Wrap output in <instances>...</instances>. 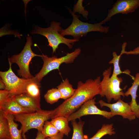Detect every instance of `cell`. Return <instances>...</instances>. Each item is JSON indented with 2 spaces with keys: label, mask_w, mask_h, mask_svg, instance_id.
Listing matches in <instances>:
<instances>
[{
  "label": "cell",
  "mask_w": 139,
  "mask_h": 139,
  "mask_svg": "<svg viewBox=\"0 0 139 139\" xmlns=\"http://www.w3.org/2000/svg\"><path fill=\"white\" fill-rule=\"evenodd\" d=\"M95 98H93L85 102L77 111L70 115L67 118L69 121L75 120L87 115H97L102 116L107 119L113 117L110 112L102 110L95 105Z\"/></svg>",
  "instance_id": "obj_9"
},
{
  "label": "cell",
  "mask_w": 139,
  "mask_h": 139,
  "mask_svg": "<svg viewBox=\"0 0 139 139\" xmlns=\"http://www.w3.org/2000/svg\"><path fill=\"white\" fill-rule=\"evenodd\" d=\"M10 96L9 92L5 89L0 91V106H1Z\"/></svg>",
  "instance_id": "obj_25"
},
{
  "label": "cell",
  "mask_w": 139,
  "mask_h": 139,
  "mask_svg": "<svg viewBox=\"0 0 139 139\" xmlns=\"http://www.w3.org/2000/svg\"><path fill=\"white\" fill-rule=\"evenodd\" d=\"M80 48L76 49L73 52L67 53L65 56L59 58L55 56L49 57L47 55H41L40 57L44 62L42 68L37 74L34 78L37 82L40 83L43 78L50 72L56 69L59 71V68L63 63L70 64L73 63L81 53Z\"/></svg>",
  "instance_id": "obj_6"
},
{
  "label": "cell",
  "mask_w": 139,
  "mask_h": 139,
  "mask_svg": "<svg viewBox=\"0 0 139 139\" xmlns=\"http://www.w3.org/2000/svg\"><path fill=\"white\" fill-rule=\"evenodd\" d=\"M73 17L71 24L67 28L62 29L60 33L62 35H71L74 39L79 40L81 37L85 36L88 32L98 31L107 33L109 30V27H104L100 23L92 24L83 22L79 19L78 16L71 11H70Z\"/></svg>",
  "instance_id": "obj_5"
},
{
  "label": "cell",
  "mask_w": 139,
  "mask_h": 139,
  "mask_svg": "<svg viewBox=\"0 0 139 139\" xmlns=\"http://www.w3.org/2000/svg\"><path fill=\"white\" fill-rule=\"evenodd\" d=\"M0 139H11L7 119L0 111Z\"/></svg>",
  "instance_id": "obj_20"
},
{
  "label": "cell",
  "mask_w": 139,
  "mask_h": 139,
  "mask_svg": "<svg viewBox=\"0 0 139 139\" xmlns=\"http://www.w3.org/2000/svg\"><path fill=\"white\" fill-rule=\"evenodd\" d=\"M125 46L122 47L121 52L123 54H125L127 55L134 54L137 55L139 54V47H138L133 51H125Z\"/></svg>",
  "instance_id": "obj_26"
},
{
  "label": "cell",
  "mask_w": 139,
  "mask_h": 139,
  "mask_svg": "<svg viewBox=\"0 0 139 139\" xmlns=\"http://www.w3.org/2000/svg\"><path fill=\"white\" fill-rule=\"evenodd\" d=\"M114 130L112 124H103L93 137L88 139H100L106 135H112L115 134Z\"/></svg>",
  "instance_id": "obj_21"
},
{
  "label": "cell",
  "mask_w": 139,
  "mask_h": 139,
  "mask_svg": "<svg viewBox=\"0 0 139 139\" xmlns=\"http://www.w3.org/2000/svg\"><path fill=\"white\" fill-rule=\"evenodd\" d=\"M0 111L5 115L8 114L15 115L33 112L20 106L15 100L13 96H10L1 106Z\"/></svg>",
  "instance_id": "obj_12"
},
{
  "label": "cell",
  "mask_w": 139,
  "mask_h": 139,
  "mask_svg": "<svg viewBox=\"0 0 139 139\" xmlns=\"http://www.w3.org/2000/svg\"><path fill=\"white\" fill-rule=\"evenodd\" d=\"M15 100L23 108L33 112L41 110L40 102L25 93L13 95Z\"/></svg>",
  "instance_id": "obj_13"
},
{
  "label": "cell",
  "mask_w": 139,
  "mask_h": 139,
  "mask_svg": "<svg viewBox=\"0 0 139 139\" xmlns=\"http://www.w3.org/2000/svg\"><path fill=\"white\" fill-rule=\"evenodd\" d=\"M46 138L42 133L41 132L38 131L35 139H45Z\"/></svg>",
  "instance_id": "obj_28"
},
{
  "label": "cell",
  "mask_w": 139,
  "mask_h": 139,
  "mask_svg": "<svg viewBox=\"0 0 139 139\" xmlns=\"http://www.w3.org/2000/svg\"><path fill=\"white\" fill-rule=\"evenodd\" d=\"M139 85V73H137L134 80L132 86L124 93L125 96L128 97L131 95L132 100L129 104L132 111L135 114L136 117L139 118V105L136 101L137 96V92Z\"/></svg>",
  "instance_id": "obj_14"
},
{
  "label": "cell",
  "mask_w": 139,
  "mask_h": 139,
  "mask_svg": "<svg viewBox=\"0 0 139 139\" xmlns=\"http://www.w3.org/2000/svg\"><path fill=\"white\" fill-rule=\"evenodd\" d=\"M61 23L55 21L51 22L50 27L43 28L37 27L32 31V34H38L45 37L47 39L49 45L52 48L53 53L55 52L59 45L61 44L66 45L72 48L74 43L79 40L67 39L61 35L60 32L62 29Z\"/></svg>",
  "instance_id": "obj_3"
},
{
  "label": "cell",
  "mask_w": 139,
  "mask_h": 139,
  "mask_svg": "<svg viewBox=\"0 0 139 139\" xmlns=\"http://www.w3.org/2000/svg\"><path fill=\"white\" fill-rule=\"evenodd\" d=\"M41 132L47 138L56 135L59 132L50 121H47L45 122Z\"/></svg>",
  "instance_id": "obj_24"
},
{
  "label": "cell",
  "mask_w": 139,
  "mask_h": 139,
  "mask_svg": "<svg viewBox=\"0 0 139 139\" xmlns=\"http://www.w3.org/2000/svg\"><path fill=\"white\" fill-rule=\"evenodd\" d=\"M64 134L62 133L59 132L56 135L51 137H48L47 138V139H63Z\"/></svg>",
  "instance_id": "obj_27"
},
{
  "label": "cell",
  "mask_w": 139,
  "mask_h": 139,
  "mask_svg": "<svg viewBox=\"0 0 139 139\" xmlns=\"http://www.w3.org/2000/svg\"><path fill=\"white\" fill-rule=\"evenodd\" d=\"M139 7V0H120L117 1L109 10L107 16L100 23L102 25L111 20V18L118 14H127L134 12Z\"/></svg>",
  "instance_id": "obj_10"
},
{
  "label": "cell",
  "mask_w": 139,
  "mask_h": 139,
  "mask_svg": "<svg viewBox=\"0 0 139 139\" xmlns=\"http://www.w3.org/2000/svg\"><path fill=\"white\" fill-rule=\"evenodd\" d=\"M8 60L9 64L8 70L6 71L0 72L1 79L5 85V89L9 92L10 96L25 93L27 85L31 82L36 81L35 80L34 77L25 79L18 77L12 71V63Z\"/></svg>",
  "instance_id": "obj_8"
},
{
  "label": "cell",
  "mask_w": 139,
  "mask_h": 139,
  "mask_svg": "<svg viewBox=\"0 0 139 139\" xmlns=\"http://www.w3.org/2000/svg\"><path fill=\"white\" fill-rule=\"evenodd\" d=\"M44 98L48 103L52 104L57 102L62 96L57 88H52L48 90L44 95Z\"/></svg>",
  "instance_id": "obj_23"
},
{
  "label": "cell",
  "mask_w": 139,
  "mask_h": 139,
  "mask_svg": "<svg viewBox=\"0 0 139 139\" xmlns=\"http://www.w3.org/2000/svg\"><path fill=\"white\" fill-rule=\"evenodd\" d=\"M5 116L7 120L11 139H22V129L21 128L20 129H18V124L14 121V115L8 114Z\"/></svg>",
  "instance_id": "obj_16"
},
{
  "label": "cell",
  "mask_w": 139,
  "mask_h": 139,
  "mask_svg": "<svg viewBox=\"0 0 139 139\" xmlns=\"http://www.w3.org/2000/svg\"><path fill=\"white\" fill-rule=\"evenodd\" d=\"M54 110H41L31 113L14 115V120L21 124L22 135L23 139H27L25 134L29 130L35 128L41 132L45 123L52 119Z\"/></svg>",
  "instance_id": "obj_2"
},
{
  "label": "cell",
  "mask_w": 139,
  "mask_h": 139,
  "mask_svg": "<svg viewBox=\"0 0 139 139\" xmlns=\"http://www.w3.org/2000/svg\"><path fill=\"white\" fill-rule=\"evenodd\" d=\"M101 81L98 76L94 80H87L85 83L79 81L73 95L54 110L52 119L60 116L68 118L85 102L99 94Z\"/></svg>",
  "instance_id": "obj_1"
},
{
  "label": "cell",
  "mask_w": 139,
  "mask_h": 139,
  "mask_svg": "<svg viewBox=\"0 0 139 139\" xmlns=\"http://www.w3.org/2000/svg\"><path fill=\"white\" fill-rule=\"evenodd\" d=\"M101 107L106 106L109 108L113 116L116 115L121 116L124 118L130 121L135 119L136 116L132 111L128 103L123 101L121 99L113 103H107L102 100L99 101Z\"/></svg>",
  "instance_id": "obj_11"
},
{
  "label": "cell",
  "mask_w": 139,
  "mask_h": 139,
  "mask_svg": "<svg viewBox=\"0 0 139 139\" xmlns=\"http://www.w3.org/2000/svg\"><path fill=\"white\" fill-rule=\"evenodd\" d=\"M122 55L120 53L119 55H118L116 52H114L112 53L113 58L109 62L110 64H113L114 65V68L112 74L118 76V75L122 73H125L130 75L132 79L134 80L135 78L130 74V72L128 70H125L124 72L122 71L120 69L119 65V62L121 56Z\"/></svg>",
  "instance_id": "obj_19"
},
{
  "label": "cell",
  "mask_w": 139,
  "mask_h": 139,
  "mask_svg": "<svg viewBox=\"0 0 139 139\" xmlns=\"http://www.w3.org/2000/svg\"><path fill=\"white\" fill-rule=\"evenodd\" d=\"M73 133L71 139H85L83 133V128L84 121H79L77 123L75 120L71 121Z\"/></svg>",
  "instance_id": "obj_22"
},
{
  "label": "cell",
  "mask_w": 139,
  "mask_h": 139,
  "mask_svg": "<svg viewBox=\"0 0 139 139\" xmlns=\"http://www.w3.org/2000/svg\"><path fill=\"white\" fill-rule=\"evenodd\" d=\"M32 45L31 37L28 35L27 38L26 44L21 52L19 54L13 55L8 59L12 64L14 63L18 65L19 67V69L18 71V75L22 78L25 79L34 77L30 72L29 64L33 58L36 56L40 57L41 56V55L36 54L33 52L31 48Z\"/></svg>",
  "instance_id": "obj_7"
},
{
  "label": "cell",
  "mask_w": 139,
  "mask_h": 139,
  "mask_svg": "<svg viewBox=\"0 0 139 139\" xmlns=\"http://www.w3.org/2000/svg\"><path fill=\"white\" fill-rule=\"evenodd\" d=\"M60 92L62 99L65 100L72 96L75 93L76 89L69 82L67 78H66L57 87Z\"/></svg>",
  "instance_id": "obj_17"
},
{
  "label": "cell",
  "mask_w": 139,
  "mask_h": 139,
  "mask_svg": "<svg viewBox=\"0 0 139 139\" xmlns=\"http://www.w3.org/2000/svg\"><path fill=\"white\" fill-rule=\"evenodd\" d=\"M59 132L68 136L71 131L67 118L60 116L51 119L50 121Z\"/></svg>",
  "instance_id": "obj_15"
},
{
  "label": "cell",
  "mask_w": 139,
  "mask_h": 139,
  "mask_svg": "<svg viewBox=\"0 0 139 139\" xmlns=\"http://www.w3.org/2000/svg\"><path fill=\"white\" fill-rule=\"evenodd\" d=\"M40 83L34 81L29 83L26 86L25 93L30 97L40 102Z\"/></svg>",
  "instance_id": "obj_18"
},
{
  "label": "cell",
  "mask_w": 139,
  "mask_h": 139,
  "mask_svg": "<svg viewBox=\"0 0 139 139\" xmlns=\"http://www.w3.org/2000/svg\"><path fill=\"white\" fill-rule=\"evenodd\" d=\"M0 89L1 90L5 89L6 88L5 85L1 79H0Z\"/></svg>",
  "instance_id": "obj_29"
},
{
  "label": "cell",
  "mask_w": 139,
  "mask_h": 139,
  "mask_svg": "<svg viewBox=\"0 0 139 139\" xmlns=\"http://www.w3.org/2000/svg\"><path fill=\"white\" fill-rule=\"evenodd\" d=\"M111 67H110L103 73V78L100 84V92L101 97H105L108 103L112 99L117 101L121 96L124 97L123 89L120 87L123 80L122 78L114 75L111 73Z\"/></svg>",
  "instance_id": "obj_4"
}]
</instances>
